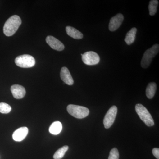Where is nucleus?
<instances>
[{
    "label": "nucleus",
    "instance_id": "f257e3e1",
    "mask_svg": "<svg viewBox=\"0 0 159 159\" xmlns=\"http://www.w3.org/2000/svg\"><path fill=\"white\" fill-rule=\"evenodd\" d=\"M21 20L17 15H13L6 21L3 28V32L7 36L13 35L17 31L21 24Z\"/></svg>",
    "mask_w": 159,
    "mask_h": 159
},
{
    "label": "nucleus",
    "instance_id": "f03ea898",
    "mask_svg": "<svg viewBox=\"0 0 159 159\" xmlns=\"http://www.w3.org/2000/svg\"><path fill=\"white\" fill-rule=\"evenodd\" d=\"M159 45L156 44L146 50L141 61V65L143 68H147L152 61V58L158 53Z\"/></svg>",
    "mask_w": 159,
    "mask_h": 159
},
{
    "label": "nucleus",
    "instance_id": "7ed1b4c3",
    "mask_svg": "<svg viewBox=\"0 0 159 159\" xmlns=\"http://www.w3.org/2000/svg\"><path fill=\"white\" fill-rule=\"evenodd\" d=\"M135 110L141 120L148 126H152L154 125L153 118L149 112L144 106L137 104L135 106Z\"/></svg>",
    "mask_w": 159,
    "mask_h": 159
},
{
    "label": "nucleus",
    "instance_id": "20e7f679",
    "mask_svg": "<svg viewBox=\"0 0 159 159\" xmlns=\"http://www.w3.org/2000/svg\"><path fill=\"white\" fill-rule=\"evenodd\" d=\"M67 110L70 115L77 119H83L89 114V110L87 107L74 104L68 106Z\"/></svg>",
    "mask_w": 159,
    "mask_h": 159
},
{
    "label": "nucleus",
    "instance_id": "39448f33",
    "mask_svg": "<svg viewBox=\"0 0 159 159\" xmlns=\"http://www.w3.org/2000/svg\"><path fill=\"white\" fill-rule=\"evenodd\" d=\"M15 62L18 66L23 68H29L34 66L35 64L34 57L29 54H24L16 57Z\"/></svg>",
    "mask_w": 159,
    "mask_h": 159
},
{
    "label": "nucleus",
    "instance_id": "423d86ee",
    "mask_svg": "<svg viewBox=\"0 0 159 159\" xmlns=\"http://www.w3.org/2000/svg\"><path fill=\"white\" fill-rule=\"evenodd\" d=\"M83 62L88 66H93L99 63L100 61L99 55L94 51L85 52L82 55Z\"/></svg>",
    "mask_w": 159,
    "mask_h": 159
},
{
    "label": "nucleus",
    "instance_id": "0eeeda50",
    "mask_svg": "<svg viewBox=\"0 0 159 159\" xmlns=\"http://www.w3.org/2000/svg\"><path fill=\"white\" fill-rule=\"evenodd\" d=\"M118 109L116 106H113L106 114L104 119L103 124L106 129L110 128L113 124L117 114Z\"/></svg>",
    "mask_w": 159,
    "mask_h": 159
},
{
    "label": "nucleus",
    "instance_id": "6e6552de",
    "mask_svg": "<svg viewBox=\"0 0 159 159\" xmlns=\"http://www.w3.org/2000/svg\"><path fill=\"white\" fill-rule=\"evenodd\" d=\"M124 20V16L121 13H119L111 19L109 24V29L111 31H116L119 29Z\"/></svg>",
    "mask_w": 159,
    "mask_h": 159
},
{
    "label": "nucleus",
    "instance_id": "1a4fd4ad",
    "mask_svg": "<svg viewBox=\"0 0 159 159\" xmlns=\"http://www.w3.org/2000/svg\"><path fill=\"white\" fill-rule=\"evenodd\" d=\"M46 42L52 49L57 51H62L65 48V46L59 40L52 36H48L46 38Z\"/></svg>",
    "mask_w": 159,
    "mask_h": 159
},
{
    "label": "nucleus",
    "instance_id": "9d476101",
    "mask_svg": "<svg viewBox=\"0 0 159 159\" xmlns=\"http://www.w3.org/2000/svg\"><path fill=\"white\" fill-rule=\"evenodd\" d=\"M11 91L13 97L16 99L24 98L26 94L25 89L22 86L19 84L11 86Z\"/></svg>",
    "mask_w": 159,
    "mask_h": 159
},
{
    "label": "nucleus",
    "instance_id": "9b49d317",
    "mask_svg": "<svg viewBox=\"0 0 159 159\" xmlns=\"http://www.w3.org/2000/svg\"><path fill=\"white\" fill-rule=\"evenodd\" d=\"M28 133L29 129L27 127H20L15 131L12 134V138L16 142H21L26 138Z\"/></svg>",
    "mask_w": 159,
    "mask_h": 159
},
{
    "label": "nucleus",
    "instance_id": "f8f14e48",
    "mask_svg": "<svg viewBox=\"0 0 159 159\" xmlns=\"http://www.w3.org/2000/svg\"><path fill=\"white\" fill-rule=\"evenodd\" d=\"M60 77L62 81L66 84L72 85L74 83V80L71 76L68 69L66 67H63L60 72Z\"/></svg>",
    "mask_w": 159,
    "mask_h": 159
},
{
    "label": "nucleus",
    "instance_id": "ddd939ff",
    "mask_svg": "<svg viewBox=\"0 0 159 159\" xmlns=\"http://www.w3.org/2000/svg\"><path fill=\"white\" fill-rule=\"evenodd\" d=\"M66 30L68 35L75 39H80L83 37V34L81 32L71 26H67Z\"/></svg>",
    "mask_w": 159,
    "mask_h": 159
},
{
    "label": "nucleus",
    "instance_id": "4468645a",
    "mask_svg": "<svg viewBox=\"0 0 159 159\" xmlns=\"http://www.w3.org/2000/svg\"><path fill=\"white\" fill-rule=\"evenodd\" d=\"M137 32V29L136 28H133L130 29L126 34L124 41L128 45L132 44L134 42L136 38V35Z\"/></svg>",
    "mask_w": 159,
    "mask_h": 159
},
{
    "label": "nucleus",
    "instance_id": "2eb2a0df",
    "mask_svg": "<svg viewBox=\"0 0 159 159\" xmlns=\"http://www.w3.org/2000/svg\"><path fill=\"white\" fill-rule=\"evenodd\" d=\"M157 84L155 82L148 84L146 89V95L149 99H152L155 96L157 90Z\"/></svg>",
    "mask_w": 159,
    "mask_h": 159
},
{
    "label": "nucleus",
    "instance_id": "dca6fc26",
    "mask_svg": "<svg viewBox=\"0 0 159 159\" xmlns=\"http://www.w3.org/2000/svg\"><path fill=\"white\" fill-rule=\"evenodd\" d=\"M62 126L61 122L56 121L52 123L49 128V132L52 134L57 135L62 130Z\"/></svg>",
    "mask_w": 159,
    "mask_h": 159
},
{
    "label": "nucleus",
    "instance_id": "f3484780",
    "mask_svg": "<svg viewBox=\"0 0 159 159\" xmlns=\"http://www.w3.org/2000/svg\"><path fill=\"white\" fill-rule=\"evenodd\" d=\"M158 3V1L157 0H152L149 2L148 10H149V15L151 16L155 15L156 13Z\"/></svg>",
    "mask_w": 159,
    "mask_h": 159
},
{
    "label": "nucleus",
    "instance_id": "a211bd4d",
    "mask_svg": "<svg viewBox=\"0 0 159 159\" xmlns=\"http://www.w3.org/2000/svg\"><path fill=\"white\" fill-rule=\"evenodd\" d=\"M69 146L67 145L63 146L58 149L54 153V159H61L63 157L67 151L68 150Z\"/></svg>",
    "mask_w": 159,
    "mask_h": 159
},
{
    "label": "nucleus",
    "instance_id": "6ab92c4d",
    "mask_svg": "<svg viewBox=\"0 0 159 159\" xmlns=\"http://www.w3.org/2000/svg\"><path fill=\"white\" fill-rule=\"evenodd\" d=\"M11 110V106L5 102L0 103V112L2 114L9 113Z\"/></svg>",
    "mask_w": 159,
    "mask_h": 159
},
{
    "label": "nucleus",
    "instance_id": "aec40b11",
    "mask_svg": "<svg viewBox=\"0 0 159 159\" xmlns=\"http://www.w3.org/2000/svg\"><path fill=\"white\" fill-rule=\"evenodd\" d=\"M119 151L117 148H113L110 152L108 159H119Z\"/></svg>",
    "mask_w": 159,
    "mask_h": 159
},
{
    "label": "nucleus",
    "instance_id": "412c9836",
    "mask_svg": "<svg viewBox=\"0 0 159 159\" xmlns=\"http://www.w3.org/2000/svg\"><path fill=\"white\" fill-rule=\"evenodd\" d=\"M152 154L157 159H159V148H154L152 149Z\"/></svg>",
    "mask_w": 159,
    "mask_h": 159
}]
</instances>
